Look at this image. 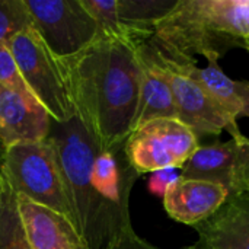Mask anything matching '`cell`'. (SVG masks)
I'll return each mask as SVG.
<instances>
[{
	"label": "cell",
	"mask_w": 249,
	"mask_h": 249,
	"mask_svg": "<svg viewBox=\"0 0 249 249\" xmlns=\"http://www.w3.org/2000/svg\"><path fill=\"white\" fill-rule=\"evenodd\" d=\"M137 45L104 35L61 58L76 114L102 147L125 143L136 125L142 67Z\"/></svg>",
	"instance_id": "cell-1"
},
{
	"label": "cell",
	"mask_w": 249,
	"mask_h": 249,
	"mask_svg": "<svg viewBox=\"0 0 249 249\" xmlns=\"http://www.w3.org/2000/svg\"><path fill=\"white\" fill-rule=\"evenodd\" d=\"M149 41L175 61L196 55L219 61L238 48L249 53V0H178Z\"/></svg>",
	"instance_id": "cell-2"
},
{
	"label": "cell",
	"mask_w": 249,
	"mask_h": 249,
	"mask_svg": "<svg viewBox=\"0 0 249 249\" xmlns=\"http://www.w3.org/2000/svg\"><path fill=\"white\" fill-rule=\"evenodd\" d=\"M47 139L55 149L74 210L77 231L88 249H92L96 236V203L90 175L93 160L102 144L88 130L77 114L67 123L51 120Z\"/></svg>",
	"instance_id": "cell-3"
},
{
	"label": "cell",
	"mask_w": 249,
	"mask_h": 249,
	"mask_svg": "<svg viewBox=\"0 0 249 249\" xmlns=\"http://www.w3.org/2000/svg\"><path fill=\"white\" fill-rule=\"evenodd\" d=\"M1 178L18 197L47 207L76 226V216L53 143H19L1 153ZM77 228V226H76Z\"/></svg>",
	"instance_id": "cell-4"
},
{
	"label": "cell",
	"mask_w": 249,
	"mask_h": 249,
	"mask_svg": "<svg viewBox=\"0 0 249 249\" xmlns=\"http://www.w3.org/2000/svg\"><path fill=\"white\" fill-rule=\"evenodd\" d=\"M28 89L44 107L51 120L67 123L76 115L69 83L57 58L34 28L7 42Z\"/></svg>",
	"instance_id": "cell-5"
},
{
	"label": "cell",
	"mask_w": 249,
	"mask_h": 249,
	"mask_svg": "<svg viewBox=\"0 0 249 249\" xmlns=\"http://www.w3.org/2000/svg\"><path fill=\"white\" fill-rule=\"evenodd\" d=\"M198 147L197 136L177 118L150 120L136 127L124 143L127 160L139 175L181 169Z\"/></svg>",
	"instance_id": "cell-6"
},
{
	"label": "cell",
	"mask_w": 249,
	"mask_h": 249,
	"mask_svg": "<svg viewBox=\"0 0 249 249\" xmlns=\"http://www.w3.org/2000/svg\"><path fill=\"white\" fill-rule=\"evenodd\" d=\"M34 29L57 58H69L89 47L99 28L80 0H25Z\"/></svg>",
	"instance_id": "cell-7"
},
{
	"label": "cell",
	"mask_w": 249,
	"mask_h": 249,
	"mask_svg": "<svg viewBox=\"0 0 249 249\" xmlns=\"http://www.w3.org/2000/svg\"><path fill=\"white\" fill-rule=\"evenodd\" d=\"M149 45L166 73L178 120L187 125L198 140L206 136H219L222 131H228L231 139L244 136L238 127V121L226 114L200 83L178 71L153 44L149 42Z\"/></svg>",
	"instance_id": "cell-8"
},
{
	"label": "cell",
	"mask_w": 249,
	"mask_h": 249,
	"mask_svg": "<svg viewBox=\"0 0 249 249\" xmlns=\"http://www.w3.org/2000/svg\"><path fill=\"white\" fill-rule=\"evenodd\" d=\"M51 117L31 92L0 85V152L19 144L42 142Z\"/></svg>",
	"instance_id": "cell-9"
},
{
	"label": "cell",
	"mask_w": 249,
	"mask_h": 249,
	"mask_svg": "<svg viewBox=\"0 0 249 249\" xmlns=\"http://www.w3.org/2000/svg\"><path fill=\"white\" fill-rule=\"evenodd\" d=\"M229 190L220 184L179 178L163 197V207L175 222L197 226L210 219L228 200Z\"/></svg>",
	"instance_id": "cell-10"
},
{
	"label": "cell",
	"mask_w": 249,
	"mask_h": 249,
	"mask_svg": "<svg viewBox=\"0 0 249 249\" xmlns=\"http://www.w3.org/2000/svg\"><path fill=\"white\" fill-rule=\"evenodd\" d=\"M194 229L201 249H249V196L229 194L226 203Z\"/></svg>",
	"instance_id": "cell-11"
},
{
	"label": "cell",
	"mask_w": 249,
	"mask_h": 249,
	"mask_svg": "<svg viewBox=\"0 0 249 249\" xmlns=\"http://www.w3.org/2000/svg\"><path fill=\"white\" fill-rule=\"evenodd\" d=\"M18 203L31 249H88L67 217L22 197H18Z\"/></svg>",
	"instance_id": "cell-12"
},
{
	"label": "cell",
	"mask_w": 249,
	"mask_h": 249,
	"mask_svg": "<svg viewBox=\"0 0 249 249\" xmlns=\"http://www.w3.org/2000/svg\"><path fill=\"white\" fill-rule=\"evenodd\" d=\"M168 60L178 71L200 83L232 118L238 121V118L249 117V80L229 77L216 60H207L206 67H198L196 61Z\"/></svg>",
	"instance_id": "cell-13"
},
{
	"label": "cell",
	"mask_w": 249,
	"mask_h": 249,
	"mask_svg": "<svg viewBox=\"0 0 249 249\" xmlns=\"http://www.w3.org/2000/svg\"><path fill=\"white\" fill-rule=\"evenodd\" d=\"M142 67L140 101L136 127L156 118H177V108L166 73L147 41L137 45Z\"/></svg>",
	"instance_id": "cell-14"
},
{
	"label": "cell",
	"mask_w": 249,
	"mask_h": 249,
	"mask_svg": "<svg viewBox=\"0 0 249 249\" xmlns=\"http://www.w3.org/2000/svg\"><path fill=\"white\" fill-rule=\"evenodd\" d=\"M238 142L231 139L228 142H214L204 144L190 156L181 168V177L187 179H200L226 187L231 193L236 162Z\"/></svg>",
	"instance_id": "cell-15"
},
{
	"label": "cell",
	"mask_w": 249,
	"mask_h": 249,
	"mask_svg": "<svg viewBox=\"0 0 249 249\" xmlns=\"http://www.w3.org/2000/svg\"><path fill=\"white\" fill-rule=\"evenodd\" d=\"M178 0H117V10L121 23L133 38L142 44L147 41L158 25Z\"/></svg>",
	"instance_id": "cell-16"
},
{
	"label": "cell",
	"mask_w": 249,
	"mask_h": 249,
	"mask_svg": "<svg viewBox=\"0 0 249 249\" xmlns=\"http://www.w3.org/2000/svg\"><path fill=\"white\" fill-rule=\"evenodd\" d=\"M0 249H31L18 196L3 178L0 185Z\"/></svg>",
	"instance_id": "cell-17"
},
{
	"label": "cell",
	"mask_w": 249,
	"mask_h": 249,
	"mask_svg": "<svg viewBox=\"0 0 249 249\" xmlns=\"http://www.w3.org/2000/svg\"><path fill=\"white\" fill-rule=\"evenodd\" d=\"M99 28V35L139 44L128 29L121 23L117 10V0H80Z\"/></svg>",
	"instance_id": "cell-18"
},
{
	"label": "cell",
	"mask_w": 249,
	"mask_h": 249,
	"mask_svg": "<svg viewBox=\"0 0 249 249\" xmlns=\"http://www.w3.org/2000/svg\"><path fill=\"white\" fill-rule=\"evenodd\" d=\"M34 28L25 0H0V42H9L20 32Z\"/></svg>",
	"instance_id": "cell-19"
},
{
	"label": "cell",
	"mask_w": 249,
	"mask_h": 249,
	"mask_svg": "<svg viewBox=\"0 0 249 249\" xmlns=\"http://www.w3.org/2000/svg\"><path fill=\"white\" fill-rule=\"evenodd\" d=\"M238 152L233 172L232 190L229 194H248L249 196V137L241 136L236 139Z\"/></svg>",
	"instance_id": "cell-20"
},
{
	"label": "cell",
	"mask_w": 249,
	"mask_h": 249,
	"mask_svg": "<svg viewBox=\"0 0 249 249\" xmlns=\"http://www.w3.org/2000/svg\"><path fill=\"white\" fill-rule=\"evenodd\" d=\"M0 85L20 92H31L20 76L16 60L6 42H0Z\"/></svg>",
	"instance_id": "cell-21"
},
{
	"label": "cell",
	"mask_w": 249,
	"mask_h": 249,
	"mask_svg": "<svg viewBox=\"0 0 249 249\" xmlns=\"http://www.w3.org/2000/svg\"><path fill=\"white\" fill-rule=\"evenodd\" d=\"M107 249H159L153 245H150L149 242H146L144 239H142L133 229V226L127 228L121 235H118ZM181 249H201L197 244L194 245H188Z\"/></svg>",
	"instance_id": "cell-22"
},
{
	"label": "cell",
	"mask_w": 249,
	"mask_h": 249,
	"mask_svg": "<svg viewBox=\"0 0 249 249\" xmlns=\"http://www.w3.org/2000/svg\"><path fill=\"white\" fill-rule=\"evenodd\" d=\"M179 178V174L175 168H165V169H159L150 174L149 182H147V188L152 194L163 198L166 191L169 190V187Z\"/></svg>",
	"instance_id": "cell-23"
},
{
	"label": "cell",
	"mask_w": 249,
	"mask_h": 249,
	"mask_svg": "<svg viewBox=\"0 0 249 249\" xmlns=\"http://www.w3.org/2000/svg\"><path fill=\"white\" fill-rule=\"evenodd\" d=\"M0 163H1V152H0ZM0 179H1V165H0Z\"/></svg>",
	"instance_id": "cell-24"
},
{
	"label": "cell",
	"mask_w": 249,
	"mask_h": 249,
	"mask_svg": "<svg viewBox=\"0 0 249 249\" xmlns=\"http://www.w3.org/2000/svg\"><path fill=\"white\" fill-rule=\"evenodd\" d=\"M0 185H1V179H0Z\"/></svg>",
	"instance_id": "cell-25"
}]
</instances>
